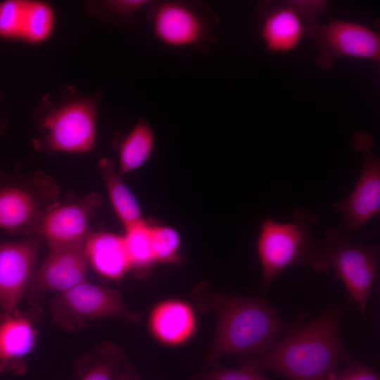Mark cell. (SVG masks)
Segmentation results:
<instances>
[{
  "mask_svg": "<svg viewBox=\"0 0 380 380\" xmlns=\"http://www.w3.org/2000/svg\"><path fill=\"white\" fill-rule=\"evenodd\" d=\"M305 34L316 44V63L323 71L331 70L335 59L340 57L380 62L379 33L366 25L333 20L321 25L316 21L305 25Z\"/></svg>",
  "mask_w": 380,
  "mask_h": 380,
  "instance_id": "ba28073f",
  "label": "cell"
},
{
  "mask_svg": "<svg viewBox=\"0 0 380 380\" xmlns=\"http://www.w3.org/2000/svg\"><path fill=\"white\" fill-rule=\"evenodd\" d=\"M122 380H137V379L136 378L130 376H128V377H127V378H125V379H124Z\"/></svg>",
  "mask_w": 380,
  "mask_h": 380,
  "instance_id": "83f0119b",
  "label": "cell"
},
{
  "mask_svg": "<svg viewBox=\"0 0 380 380\" xmlns=\"http://www.w3.org/2000/svg\"><path fill=\"white\" fill-rule=\"evenodd\" d=\"M42 239L0 242V308L15 311L30 286Z\"/></svg>",
  "mask_w": 380,
  "mask_h": 380,
  "instance_id": "8fae6325",
  "label": "cell"
},
{
  "mask_svg": "<svg viewBox=\"0 0 380 380\" xmlns=\"http://www.w3.org/2000/svg\"><path fill=\"white\" fill-rule=\"evenodd\" d=\"M98 98L74 97L51 107L42 120L44 140L53 151L82 153L94 146Z\"/></svg>",
  "mask_w": 380,
  "mask_h": 380,
  "instance_id": "52a82bcc",
  "label": "cell"
},
{
  "mask_svg": "<svg viewBox=\"0 0 380 380\" xmlns=\"http://www.w3.org/2000/svg\"><path fill=\"white\" fill-rule=\"evenodd\" d=\"M350 303L331 307L312 319H296L262 353L241 357V367L272 370L289 380H329L353 360L340 335V320Z\"/></svg>",
  "mask_w": 380,
  "mask_h": 380,
  "instance_id": "6da1fadb",
  "label": "cell"
},
{
  "mask_svg": "<svg viewBox=\"0 0 380 380\" xmlns=\"http://www.w3.org/2000/svg\"><path fill=\"white\" fill-rule=\"evenodd\" d=\"M98 167L112 207L125 229L144 221L136 197L115 172L113 162L104 158Z\"/></svg>",
  "mask_w": 380,
  "mask_h": 380,
  "instance_id": "d6986e66",
  "label": "cell"
},
{
  "mask_svg": "<svg viewBox=\"0 0 380 380\" xmlns=\"http://www.w3.org/2000/svg\"><path fill=\"white\" fill-rule=\"evenodd\" d=\"M36 332L29 318L15 311L0 315V372L25 371L24 357L34 344Z\"/></svg>",
  "mask_w": 380,
  "mask_h": 380,
  "instance_id": "2e32d148",
  "label": "cell"
},
{
  "mask_svg": "<svg viewBox=\"0 0 380 380\" xmlns=\"http://www.w3.org/2000/svg\"><path fill=\"white\" fill-rule=\"evenodd\" d=\"M148 324L152 334L163 344L177 346L194 333L196 318L192 308L180 300L158 303L151 310Z\"/></svg>",
  "mask_w": 380,
  "mask_h": 380,
  "instance_id": "e0dca14e",
  "label": "cell"
},
{
  "mask_svg": "<svg viewBox=\"0 0 380 380\" xmlns=\"http://www.w3.org/2000/svg\"><path fill=\"white\" fill-rule=\"evenodd\" d=\"M54 23V11L46 2L32 0L0 2L1 38L41 43L51 34Z\"/></svg>",
  "mask_w": 380,
  "mask_h": 380,
  "instance_id": "5bb4252c",
  "label": "cell"
},
{
  "mask_svg": "<svg viewBox=\"0 0 380 380\" xmlns=\"http://www.w3.org/2000/svg\"><path fill=\"white\" fill-rule=\"evenodd\" d=\"M379 257L376 244L353 240L343 227L329 228L325 239H319L310 265L319 272L333 270L362 315L366 316L369 295L379 274Z\"/></svg>",
  "mask_w": 380,
  "mask_h": 380,
  "instance_id": "3957f363",
  "label": "cell"
},
{
  "mask_svg": "<svg viewBox=\"0 0 380 380\" xmlns=\"http://www.w3.org/2000/svg\"><path fill=\"white\" fill-rule=\"evenodd\" d=\"M148 14L153 35L167 47L206 51L216 40L220 19L206 4L156 1L151 4Z\"/></svg>",
  "mask_w": 380,
  "mask_h": 380,
  "instance_id": "5b68a950",
  "label": "cell"
},
{
  "mask_svg": "<svg viewBox=\"0 0 380 380\" xmlns=\"http://www.w3.org/2000/svg\"><path fill=\"white\" fill-rule=\"evenodd\" d=\"M58 195L56 182L44 172L19 179L0 170V229L35 236L44 216L58 203Z\"/></svg>",
  "mask_w": 380,
  "mask_h": 380,
  "instance_id": "8992f818",
  "label": "cell"
},
{
  "mask_svg": "<svg viewBox=\"0 0 380 380\" xmlns=\"http://www.w3.org/2000/svg\"><path fill=\"white\" fill-rule=\"evenodd\" d=\"M191 295L198 310H214L217 318L203 367L228 355H260L277 341L284 329L275 308L260 297L217 292L206 282L195 287Z\"/></svg>",
  "mask_w": 380,
  "mask_h": 380,
  "instance_id": "7a4b0ae2",
  "label": "cell"
},
{
  "mask_svg": "<svg viewBox=\"0 0 380 380\" xmlns=\"http://www.w3.org/2000/svg\"><path fill=\"white\" fill-rule=\"evenodd\" d=\"M100 203L96 193L58 202L44 216L35 236L46 240L49 247L85 239L91 232L90 219Z\"/></svg>",
  "mask_w": 380,
  "mask_h": 380,
  "instance_id": "7c38bea8",
  "label": "cell"
},
{
  "mask_svg": "<svg viewBox=\"0 0 380 380\" xmlns=\"http://www.w3.org/2000/svg\"><path fill=\"white\" fill-rule=\"evenodd\" d=\"M151 4V1L148 0H110L103 2L109 13L120 18H131Z\"/></svg>",
  "mask_w": 380,
  "mask_h": 380,
  "instance_id": "4316f807",
  "label": "cell"
},
{
  "mask_svg": "<svg viewBox=\"0 0 380 380\" xmlns=\"http://www.w3.org/2000/svg\"><path fill=\"white\" fill-rule=\"evenodd\" d=\"M258 30L266 49L272 53L292 51L305 34L304 21L289 1L261 3Z\"/></svg>",
  "mask_w": 380,
  "mask_h": 380,
  "instance_id": "9a60e30c",
  "label": "cell"
},
{
  "mask_svg": "<svg viewBox=\"0 0 380 380\" xmlns=\"http://www.w3.org/2000/svg\"><path fill=\"white\" fill-rule=\"evenodd\" d=\"M352 145L363 156L360 175L348 197L332 205L341 215L343 227L351 236L380 212V159L372 152L373 139L368 133L357 132Z\"/></svg>",
  "mask_w": 380,
  "mask_h": 380,
  "instance_id": "9c48e42d",
  "label": "cell"
},
{
  "mask_svg": "<svg viewBox=\"0 0 380 380\" xmlns=\"http://www.w3.org/2000/svg\"><path fill=\"white\" fill-rule=\"evenodd\" d=\"M85 239L50 247L34 273L30 289L34 293L56 291L60 293L85 281L89 263Z\"/></svg>",
  "mask_w": 380,
  "mask_h": 380,
  "instance_id": "4fadbf2b",
  "label": "cell"
},
{
  "mask_svg": "<svg viewBox=\"0 0 380 380\" xmlns=\"http://www.w3.org/2000/svg\"><path fill=\"white\" fill-rule=\"evenodd\" d=\"M130 268L145 279L156 263L151 247L150 224L144 221L125 229L122 235Z\"/></svg>",
  "mask_w": 380,
  "mask_h": 380,
  "instance_id": "44dd1931",
  "label": "cell"
},
{
  "mask_svg": "<svg viewBox=\"0 0 380 380\" xmlns=\"http://www.w3.org/2000/svg\"><path fill=\"white\" fill-rule=\"evenodd\" d=\"M85 248L88 262L103 277L119 279L131 270L123 236L90 232Z\"/></svg>",
  "mask_w": 380,
  "mask_h": 380,
  "instance_id": "ac0fdd59",
  "label": "cell"
},
{
  "mask_svg": "<svg viewBox=\"0 0 380 380\" xmlns=\"http://www.w3.org/2000/svg\"><path fill=\"white\" fill-rule=\"evenodd\" d=\"M293 220L282 222L272 217L260 224L256 250L262 270V286L267 289L287 267L310 265L319 239L312 232L318 217L304 208H297Z\"/></svg>",
  "mask_w": 380,
  "mask_h": 380,
  "instance_id": "277c9868",
  "label": "cell"
},
{
  "mask_svg": "<svg viewBox=\"0 0 380 380\" xmlns=\"http://www.w3.org/2000/svg\"><path fill=\"white\" fill-rule=\"evenodd\" d=\"M55 320L64 328L76 329L87 319L119 316L138 321V314L125 305L120 294L115 290L86 281L60 293L52 303Z\"/></svg>",
  "mask_w": 380,
  "mask_h": 380,
  "instance_id": "30bf717a",
  "label": "cell"
},
{
  "mask_svg": "<svg viewBox=\"0 0 380 380\" xmlns=\"http://www.w3.org/2000/svg\"><path fill=\"white\" fill-rule=\"evenodd\" d=\"M152 251L156 262L169 263L178 260L181 239L172 227L150 224Z\"/></svg>",
  "mask_w": 380,
  "mask_h": 380,
  "instance_id": "603a6c76",
  "label": "cell"
},
{
  "mask_svg": "<svg viewBox=\"0 0 380 380\" xmlns=\"http://www.w3.org/2000/svg\"><path fill=\"white\" fill-rule=\"evenodd\" d=\"M106 348L81 370L80 380H122L132 376L123 372L126 362L122 351L112 346Z\"/></svg>",
  "mask_w": 380,
  "mask_h": 380,
  "instance_id": "7402d4cb",
  "label": "cell"
},
{
  "mask_svg": "<svg viewBox=\"0 0 380 380\" xmlns=\"http://www.w3.org/2000/svg\"><path fill=\"white\" fill-rule=\"evenodd\" d=\"M154 144L151 125L144 118H139L120 143L119 174L122 176L142 167L150 158Z\"/></svg>",
  "mask_w": 380,
  "mask_h": 380,
  "instance_id": "ffe728a7",
  "label": "cell"
},
{
  "mask_svg": "<svg viewBox=\"0 0 380 380\" xmlns=\"http://www.w3.org/2000/svg\"><path fill=\"white\" fill-rule=\"evenodd\" d=\"M329 380H379L371 368L354 360L340 367Z\"/></svg>",
  "mask_w": 380,
  "mask_h": 380,
  "instance_id": "d4e9b609",
  "label": "cell"
},
{
  "mask_svg": "<svg viewBox=\"0 0 380 380\" xmlns=\"http://www.w3.org/2000/svg\"><path fill=\"white\" fill-rule=\"evenodd\" d=\"M289 2L302 17L305 25L317 21V17L329 8V2L324 0H291Z\"/></svg>",
  "mask_w": 380,
  "mask_h": 380,
  "instance_id": "484cf974",
  "label": "cell"
},
{
  "mask_svg": "<svg viewBox=\"0 0 380 380\" xmlns=\"http://www.w3.org/2000/svg\"><path fill=\"white\" fill-rule=\"evenodd\" d=\"M191 380H269L260 372L241 367L234 369L217 362L203 367Z\"/></svg>",
  "mask_w": 380,
  "mask_h": 380,
  "instance_id": "cb8c5ba5",
  "label": "cell"
}]
</instances>
